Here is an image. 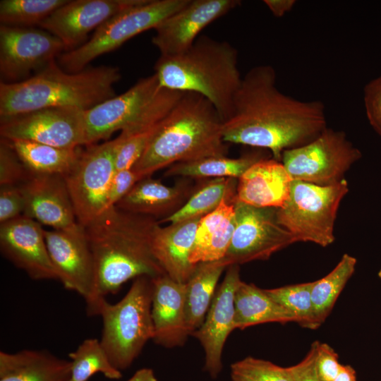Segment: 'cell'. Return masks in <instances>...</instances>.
<instances>
[{"label": "cell", "mask_w": 381, "mask_h": 381, "mask_svg": "<svg viewBox=\"0 0 381 381\" xmlns=\"http://www.w3.org/2000/svg\"><path fill=\"white\" fill-rule=\"evenodd\" d=\"M190 0H144L109 18L79 47L62 53L59 66L68 73L80 72L95 58L111 52L135 35L155 29Z\"/></svg>", "instance_id": "obj_8"}, {"label": "cell", "mask_w": 381, "mask_h": 381, "mask_svg": "<svg viewBox=\"0 0 381 381\" xmlns=\"http://www.w3.org/2000/svg\"><path fill=\"white\" fill-rule=\"evenodd\" d=\"M24 207L18 186H0V224L23 215Z\"/></svg>", "instance_id": "obj_38"}, {"label": "cell", "mask_w": 381, "mask_h": 381, "mask_svg": "<svg viewBox=\"0 0 381 381\" xmlns=\"http://www.w3.org/2000/svg\"><path fill=\"white\" fill-rule=\"evenodd\" d=\"M348 192L345 179L331 186L293 181L288 200L277 209V221L296 242L327 247L334 241L337 212Z\"/></svg>", "instance_id": "obj_7"}, {"label": "cell", "mask_w": 381, "mask_h": 381, "mask_svg": "<svg viewBox=\"0 0 381 381\" xmlns=\"http://www.w3.org/2000/svg\"><path fill=\"white\" fill-rule=\"evenodd\" d=\"M152 340L166 348L183 346L190 335L186 313V284L167 274L152 278Z\"/></svg>", "instance_id": "obj_21"}, {"label": "cell", "mask_w": 381, "mask_h": 381, "mask_svg": "<svg viewBox=\"0 0 381 381\" xmlns=\"http://www.w3.org/2000/svg\"><path fill=\"white\" fill-rule=\"evenodd\" d=\"M236 329L267 322H295L292 314L253 284L241 281L234 298Z\"/></svg>", "instance_id": "obj_27"}, {"label": "cell", "mask_w": 381, "mask_h": 381, "mask_svg": "<svg viewBox=\"0 0 381 381\" xmlns=\"http://www.w3.org/2000/svg\"><path fill=\"white\" fill-rule=\"evenodd\" d=\"M361 156L344 132L327 127L310 142L284 151L281 162L293 181L331 186L344 180Z\"/></svg>", "instance_id": "obj_9"}, {"label": "cell", "mask_w": 381, "mask_h": 381, "mask_svg": "<svg viewBox=\"0 0 381 381\" xmlns=\"http://www.w3.org/2000/svg\"><path fill=\"white\" fill-rule=\"evenodd\" d=\"M325 107L281 92L270 65H258L242 78L232 113L223 121L224 141L270 150L281 161L284 151L303 145L326 128Z\"/></svg>", "instance_id": "obj_1"}, {"label": "cell", "mask_w": 381, "mask_h": 381, "mask_svg": "<svg viewBox=\"0 0 381 381\" xmlns=\"http://www.w3.org/2000/svg\"><path fill=\"white\" fill-rule=\"evenodd\" d=\"M127 381H157V379L151 368H143L138 370Z\"/></svg>", "instance_id": "obj_45"}, {"label": "cell", "mask_w": 381, "mask_h": 381, "mask_svg": "<svg viewBox=\"0 0 381 381\" xmlns=\"http://www.w3.org/2000/svg\"><path fill=\"white\" fill-rule=\"evenodd\" d=\"M161 87L207 98L223 121L228 119L242 76L238 52L229 42L200 35L186 52L160 56L155 65Z\"/></svg>", "instance_id": "obj_5"}, {"label": "cell", "mask_w": 381, "mask_h": 381, "mask_svg": "<svg viewBox=\"0 0 381 381\" xmlns=\"http://www.w3.org/2000/svg\"><path fill=\"white\" fill-rule=\"evenodd\" d=\"M378 277L381 279V268L380 269V270L378 272Z\"/></svg>", "instance_id": "obj_46"}, {"label": "cell", "mask_w": 381, "mask_h": 381, "mask_svg": "<svg viewBox=\"0 0 381 381\" xmlns=\"http://www.w3.org/2000/svg\"><path fill=\"white\" fill-rule=\"evenodd\" d=\"M30 173L8 141L1 138L0 186H18Z\"/></svg>", "instance_id": "obj_37"}, {"label": "cell", "mask_w": 381, "mask_h": 381, "mask_svg": "<svg viewBox=\"0 0 381 381\" xmlns=\"http://www.w3.org/2000/svg\"><path fill=\"white\" fill-rule=\"evenodd\" d=\"M232 381H294L290 367L248 356L231 365Z\"/></svg>", "instance_id": "obj_36"}, {"label": "cell", "mask_w": 381, "mask_h": 381, "mask_svg": "<svg viewBox=\"0 0 381 381\" xmlns=\"http://www.w3.org/2000/svg\"><path fill=\"white\" fill-rule=\"evenodd\" d=\"M202 217L159 225L154 234L152 250L165 274L173 280L186 284L197 265L190 262L195 234Z\"/></svg>", "instance_id": "obj_24"}, {"label": "cell", "mask_w": 381, "mask_h": 381, "mask_svg": "<svg viewBox=\"0 0 381 381\" xmlns=\"http://www.w3.org/2000/svg\"><path fill=\"white\" fill-rule=\"evenodd\" d=\"M85 112L78 108L55 107L1 117V138L64 148L86 145Z\"/></svg>", "instance_id": "obj_12"}, {"label": "cell", "mask_w": 381, "mask_h": 381, "mask_svg": "<svg viewBox=\"0 0 381 381\" xmlns=\"http://www.w3.org/2000/svg\"><path fill=\"white\" fill-rule=\"evenodd\" d=\"M237 184L238 179L230 177L213 178L200 182L178 211L158 222L173 224L202 217L214 210L224 199L236 202Z\"/></svg>", "instance_id": "obj_30"}, {"label": "cell", "mask_w": 381, "mask_h": 381, "mask_svg": "<svg viewBox=\"0 0 381 381\" xmlns=\"http://www.w3.org/2000/svg\"><path fill=\"white\" fill-rule=\"evenodd\" d=\"M187 179L169 186L151 176L138 181L133 188L115 205L118 208L153 217L157 221L178 211L198 187Z\"/></svg>", "instance_id": "obj_23"}, {"label": "cell", "mask_w": 381, "mask_h": 381, "mask_svg": "<svg viewBox=\"0 0 381 381\" xmlns=\"http://www.w3.org/2000/svg\"><path fill=\"white\" fill-rule=\"evenodd\" d=\"M226 268L219 260L198 263L186 283V313L190 335L203 323L219 279Z\"/></svg>", "instance_id": "obj_28"}, {"label": "cell", "mask_w": 381, "mask_h": 381, "mask_svg": "<svg viewBox=\"0 0 381 381\" xmlns=\"http://www.w3.org/2000/svg\"><path fill=\"white\" fill-rule=\"evenodd\" d=\"M333 381H357L355 370L349 365H341Z\"/></svg>", "instance_id": "obj_44"}, {"label": "cell", "mask_w": 381, "mask_h": 381, "mask_svg": "<svg viewBox=\"0 0 381 381\" xmlns=\"http://www.w3.org/2000/svg\"><path fill=\"white\" fill-rule=\"evenodd\" d=\"M313 282L265 289L276 302L289 311L301 327L315 329L320 326L311 297Z\"/></svg>", "instance_id": "obj_35"}, {"label": "cell", "mask_w": 381, "mask_h": 381, "mask_svg": "<svg viewBox=\"0 0 381 381\" xmlns=\"http://www.w3.org/2000/svg\"><path fill=\"white\" fill-rule=\"evenodd\" d=\"M235 228V202L224 199L200 220L190 262H213L222 259L230 246Z\"/></svg>", "instance_id": "obj_26"}, {"label": "cell", "mask_w": 381, "mask_h": 381, "mask_svg": "<svg viewBox=\"0 0 381 381\" xmlns=\"http://www.w3.org/2000/svg\"><path fill=\"white\" fill-rule=\"evenodd\" d=\"M317 341L314 342L306 357L298 363L290 366L294 381H322L315 368Z\"/></svg>", "instance_id": "obj_42"}, {"label": "cell", "mask_w": 381, "mask_h": 381, "mask_svg": "<svg viewBox=\"0 0 381 381\" xmlns=\"http://www.w3.org/2000/svg\"><path fill=\"white\" fill-rule=\"evenodd\" d=\"M2 255L34 280H58L44 236L37 221L21 215L0 224Z\"/></svg>", "instance_id": "obj_18"}, {"label": "cell", "mask_w": 381, "mask_h": 381, "mask_svg": "<svg viewBox=\"0 0 381 381\" xmlns=\"http://www.w3.org/2000/svg\"><path fill=\"white\" fill-rule=\"evenodd\" d=\"M341 365L338 354L329 345L317 341L315 368L322 381H333Z\"/></svg>", "instance_id": "obj_40"}, {"label": "cell", "mask_w": 381, "mask_h": 381, "mask_svg": "<svg viewBox=\"0 0 381 381\" xmlns=\"http://www.w3.org/2000/svg\"><path fill=\"white\" fill-rule=\"evenodd\" d=\"M293 179L281 161L262 158L238 179L236 201L263 208H280L289 198Z\"/></svg>", "instance_id": "obj_22"}, {"label": "cell", "mask_w": 381, "mask_h": 381, "mask_svg": "<svg viewBox=\"0 0 381 381\" xmlns=\"http://www.w3.org/2000/svg\"><path fill=\"white\" fill-rule=\"evenodd\" d=\"M292 235L277 219V208L235 202V228L224 257L219 260L226 268L270 258L295 243Z\"/></svg>", "instance_id": "obj_11"}, {"label": "cell", "mask_w": 381, "mask_h": 381, "mask_svg": "<svg viewBox=\"0 0 381 381\" xmlns=\"http://www.w3.org/2000/svg\"><path fill=\"white\" fill-rule=\"evenodd\" d=\"M159 225L153 217L112 206L84 226L95 268L94 299L86 309L89 316L97 315L100 301L128 280L166 274L152 250Z\"/></svg>", "instance_id": "obj_2"}, {"label": "cell", "mask_w": 381, "mask_h": 381, "mask_svg": "<svg viewBox=\"0 0 381 381\" xmlns=\"http://www.w3.org/2000/svg\"><path fill=\"white\" fill-rule=\"evenodd\" d=\"M18 186L24 198L23 215L56 230L78 224L64 176L30 172Z\"/></svg>", "instance_id": "obj_20"}, {"label": "cell", "mask_w": 381, "mask_h": 381, "mask_svg": "<svg viewBox=\"0 0 381 381\" xmlns=\"http://www.w3.org/2000/svg\"><path fill=\"white\" fill-rule=\"evenodd\" d=\"M152 290V278L140 276L119 302L111 304L104 298L99 304L97 315L103 325L100 342L120 371L129 368L153 338Z\"/></svg>", "instance_id": "obj_6"}, {"label": "cell", "mask_w": 381, "mask_h": 381, "mask_svg": "<svg viewBox=\"0 0 381 381\" xmlns=\"http://www.w3.org/2000/svg\"><path fill=\"white\" fill-rule=\"evenodd\" d=\"M70 360L47 350L0 351V381H69Z\"/></svg>", "instance_id": "obj_25"}, {"label": "cell", "mask_w": 381, "mask_h": 381, "mask_svg": "<svg viewBox=\"0 0 381 381\" xmlns=\"http://www.w3.org/2000/svg\"><path fill=\"white\" fill-rule=\"evenodd\" d=\"M363 101L368 120L381 136V76L368 82L364 87Z\"/></svg>", "instance_id": "obj_39"}, {"label": "cell", "mask_w": 381, "mask_h": 381, "mask_svg": "<svg viewBox=\"0 0 381 381\" xmlns=\"http://www.w3.org/2000/svg\"><path fill=\"white\" fill-rule=\"evenodd\" d=\"M356 262L354 257L346 253L329 273L313 282L311 297L315 314L320 325L329 315L339 294L353 275Z\"/></svg>", "instance_id": "obj_32"}, {"label": "cell", "mask_w": 381, "mask_h": 381, "mask_svg": "<svg viewBox=\"0 0 381 381\" xmlns=\"http://www.w3.org/2000/svg\"><path fill=\"white\" fill-rule=\"evenodd\" d=\"M66 0H1V25L32 28L39 25Z\"/></svg>", "instance_id": "obj_34"}, {"label": "cell", "mask_w": 381, "mask_h": 381, "mask_svg": "<svg viewBox=\"0 0 381 381\" xmlns=\"http://www.w3.org/2000/svg\"><path fill=\"white\" fill-rule=\"evenodd\" d=\"M263 2L274 16L282 17L293 8L296 1L295 0H265Z\"/></svg>", "instance_id": "obj_43"}, {"label": "cell", "mask_w": 381, "mask_h": 381, "mask_svg": "<svg viewBox=\"0 0 381 381\" xmlns=\"http://www.w3.org/2000/svg\"><path fill=\"white\" fill-rule=\"evenodd\" d=\"M222 125L207 98L183 92L132 169L142 179L178 162L226 156Z\"/></svg>", "instance_id": "obj_3"}, {"label": "cell", "mask_w": 381, "mask_h": 381, "mask_svg": "<svg viewBox=\"0 0 381 381\" xmlns=\"http://www.w3.org/2000/svg\"><path fill=\"white\" fill-rule=\"evenodd\" d=\"M117 67L64 71L54 60L31 77L17 83H0V118L39 109L73 107L87 111L116 96L121 79Z\"/></svg>", "instance_id": "obj_4"}, {"label": "cell", "mask_w": 381, "mask_h": 381, "mask_svg": "<svg viewBox=\"0 0 381 381\" xmlns=\"http://www.w3.org/2000/svg\"><path fill=\"white\" fill-rule=\"evenodd\" d=\"M44 236L58 280L65 289L83 297L86 309L92 304L95 268L84 226L44 230Z\"/></svg>", "instance_id": "obj_14"}, {"label": "cell", "mask_w": 381, "mask_h": 381, "mask_svg": "<svg viewBox=\"0 0 381 381\" xmlns=\"http://www.w3.org/2000/svg\"><path fill=\"white\" fill-rule=\"evenodd\" d=\"M241 4L238 0H190L154 30L152 43L160 56H174L186 52L209 24Z\"/></svg>", "instance_id": "obj_16"}, {"label": "cell", "mask_w": 381, "mask_h": 381, "mask_svg": "<svg viewBox=\"0 0 381 381\" xmlns=\"http://www.w3.org/2000/svg\"><path fill=\"white\" fill-rule=\"evenodd\" d=\"M114 139L87 145L64 177L77 222L85 226L106 209L108 193L116 173Z\"/></svg>", "instance_id": "obj_10"}, {"label": "cell", "mask_w": 381, "mask_h": 381, "mask_svg": "<svg viewBox=\"0 0 381 381\" xmlns=\"http://www.w3.org/2000/svg\"><path fill=\"white\" fill-rule=\"evenodd\" d=\"M154 73L140 78L127 91L85 111L86 145L107 140L129 126L161 89Z\"/></svg>", "instance_id": "obj_17"}, {"label": "cell", "mask_w": 381, "mask_h": 381, "mask_svg": "<svg viewBox=\"0 0 381 381\" xmlns=\"http://www.w3.org/2000/svg\"><path fill=\"white\" fill-rule=\"evenodd\" d=\"M66 51L62 42L44 30L0 26L1 82L17 83L44 68Z\"/></svg>", "instance_id": "obj_13"}, {"label": "cell", "mask_w": 381, "mask_h": 381, "mask_svg": "<svg viewBox=\"0 0 381 381\" xmlns=\"http://www.w3.org/2000/svg\"><path fill=\"white\" fill-rule=\"evenodd\" d=\"M262 158L265 157L261 152H252L238 158L210 157L178 162L169 167L164 176L187 179L230 177L238 179L251 165Z\"/></svg>", "instance_id": "obj_31"}, {"label": "cell", "mask_w": 381, "mask_h": 381, "mask_svg": "<svg viewBox=\"0 0 381 381\" xmlns=\"http://www.w3.org/2000/svg\"><path fill=\"white\" fill-rule=\"evenodd\" d=\"M144 0L68 1L48 16L40 27L59 38L66 52L84 44L87 34L115 15Z\"/></svg>", "instance_id": "obj_15"}, {"label": "cell", "mask_w": 381, "mask_h": 381, "mask_svg": "<svg viewBox=\"0 0 381 381\" xmlns=\"http://www.w3.org/2000/svg\"><path fill=\"white\" fill-rule=\"evenodd\" d=\"M68 357L71 363L69 381H87L98 373L110 380L122 377L121 371L111 364L100 340L96 338L85 339Z\"/></svg>", "instance_id": "obj_33"}, {"label": "cell", "mask_w": 381, "mask_h": 381, "mask_svg": "<svg viewBox=\"0 0 381 381\" xmlns=\"http://www.w3.org/2000/svg\"><path fill=\"white\" fill-rule=\"evenodd\" d=\"M140 180L132 169L116 171L108 193L107 209L115 206Z\"/></svg>", "instance_id": "obj_41"}, {"label": "cell", "mask_w": 381, "mask_h": 381, "mask_svg": "<svg viewBox=\"0 0 381 381\" xmlns=\"http://www.w3.org/2000/svg\"><path fill=\"white\" fill-rule=\"evenodd\" d=\"M6 140L25 167L35 174L65 176L73 167L81 150L80 147L64 148L29 140Z\"/></svg>", "instance_id": "obj_29"}, {"label": "cell", "mask_w": 381, "mask_h": 381, "mask_svg": "<svg viewBox=\"0 0 381 381\" xmlns=\"http://www.w3.org/2000/svg\"><path fill=\"white\" fill-rule=\"evenodd\" d=\"M241 282L239 265L228 267L203 323L192 334L204 349L205 370L212 378L217 377L222 370L226 340L236 329L234 298Z\"/></svg>", "instance_id": "obj_19"}]
</instances>
